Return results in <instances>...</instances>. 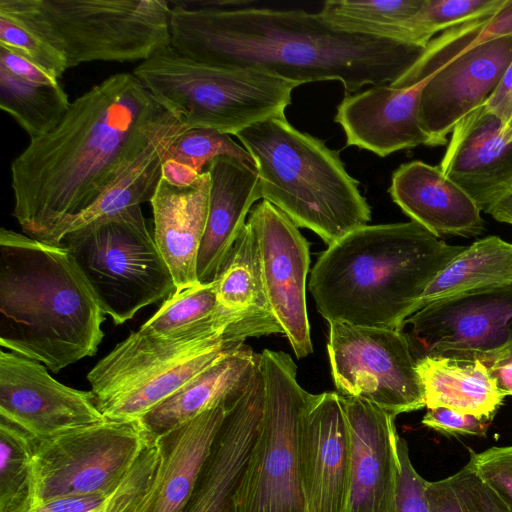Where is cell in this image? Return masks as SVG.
Returning <instances> with one entry per match:
<instances>
[{"mask_svg":"<svg viewBox=\"0 0 512 512\" xmlns=\"http://www.w3.org/2000/svg\"><path fill=\"white\" fill-rule=\"evenodd\" d=\"M512 35V0L493 15L451 27L433 38L417 60L389 85L395 88L412 86L443 66L488 41Z\"/></svg>","mask_w":512,"mask_h":512,"instance_id":"cell-30","label":"cell"},{"mask_svg":"<svg viewBox=\"0 0 512 512\" xmlns=\"http://www.w3.org/2000/svg\"><path fill=\"white\" fill-rule=\"evenodd\" d=\"M512 62V35L483 43L437 69L420 97V122L429 146L448 144L447 135L483 105Z\"/></svg>","mask_w":512,"mask_h":512,"instance_id":"cell-17","label":"cell"},{"mask_svg":"<svg viewBox=\"0 0 512 512\" xmlns=\"http://www.w3.org/2000/svg\"><path fill=\"white\" fill-rule=\"evenodd\" d=\"M71 252L0 230V345L52 372L93 356L105 321Z\"/></svg>","mask_w":512,"mask_h":512,"instance_id":"cell-4","label":"cell"},{"mask_svg":"<svg viewBox=\"0 0 512 512\" xmlns=\"http://www.w3.org/2000/svg\"><path fill=\"white\" fill-rule=\"evenodd\" d=\"M433 74L405 88L382 84L345 94L334 121L342 127L346 145L380 157L419 145L429 146V137L420 122V97Z\"/></svg>","mask_w":512,"mask_h":512,"instance_id":"cell-20","label":"cell"},{"mask_svg":"<svg viewBox=\"0 0 512 512\" xmlns=\"http://www.w3.org/2000/svg\"><path fill=\"white\" fill-rule=\"evenodd\" d=\"M351 434L337 392L309 394L300 434L299 458L308 512H348Z\"/></svg>","mask_w":512,"mask_h":512,"instance_id":"cell-16","label":"cell"},{"mask_svg":"<svg viewBox=\"0 0 512 512\" xmlns=\"http://www.w3.org/2000/svg\"><path fill=\"white\" fill-rule=\"evenodd\" d=\"M423 2L424 0H328L318 14L336 30L397 42L401 24L413 16Z\"/></svg>","mask_w":512,"mask_h":512,"instance_id":"cell-35","label":"cell"},{"mask_svg":"<svg viewBox=\"0 0 512 512\" xmlns=\"http://www.w3.org/2000/svg\"><path fill=\"white\" fill-rule=\"evenodd\" d=\"M507 0H424L405 20L398 42L424 49L433 36L451 27L495 14Z\"/></svg>","mask_w":512,"mask_h":512,"instance_id":"cell-37","label":"cell"},{"mask_svg":"<svg viewBox=\"0 0 512 512\" xmlns=\"http://www.w3.org/2000/svg\"><path fill=\"white\" fill-rule=\"evenodd\" d=\"M247 222L257 238L270 313L296 357L304 358L313 351L306 305L310 244L299 227L266 200L251 209Z\"/></svg>","mask_w":512,"mask_h":512,"instance_id":"cell-14","label":"cell"},{"mask_svg":"<svg viewBox=\"0 0 512 512\" xmlns=\"http://www.w3.org/2000/svg\"><path fill=\"white\" fill-rule=\"evenodd\" d=\"M511 283L512 243L499 236H487L466 246L437 274L418 300L414 313L442 298Z\"/></svg>","mask_w":512,"mask_h":512,"instance_id":"cell-29","label":"cell"},{"mask_svg":"<svg viewBox=\"0 0 512 512\" xmlns=\"http://www.w3.org/2000/svg\"><path fill=\"white\" fill-rule=\"evenodd\" d=\"M495 220L512 225V190L488 212Z\"/></svg>","mask_w":512,"mask_h":512,"instance_id":"cell-49","label":"cell"},{"mask_svg":"<svg viewBox=\"0 0 512 512\" xmlns=\"http://www.w3.org/2000/svg\"><path fill=\"white\" fill-rule=\"evenodd\" d=\"M135 77L189 129L236 135L271 117L285 115L300 86L256 69L203 64L170 46L142 61Z\"/></svg>","mask_w":512,"mask_h":512,"instance_id":"cell-7","label":"cell"},{"mask_svg":"<svg viewBox=\"0 0 512 512\" xmlns=\"http://www.w3.org/2000/svg\"><path fill=\"white\" fill-rule=\"evenodd\" d=\"M416 359L487 361L512 336V283L433 301L404 322Z\"/></svg>","mask_w":512,"mask_h":512,"instance_id":"cell-13","label":"cell"},{"mask_svg":"<svg viewBox=\"0 0 512 512\" xmlns=\"http://www.w3.org/2000/svg\"><path fill=\"white\" fill-rule=\"evenodd\" d=\"M60 245L71 252L104 314L116 325L176 291L141 206L89 232L66 236Z\"/></svg>","mask_w":512,"mask_h":512,"instance_id":"cell-9","label":"cell"},{"mask_svg":"<svg viewBox=\"0 0 512 512\" xmlns=\"http://www.w3.org/2000/svg\"><path fill=\"white\" fill-rule=\"evenodd\" d=\"M0 47L26 58L56 80L68 69L59 51L3 14H0Z\"/></svg>","mask_w":512,"mask_h":512,"instance_id":"cell-41","label":"cell"},{"mask_svg":"<svg viewBox=\"0 0 512 512\" xmlns=\"http://www.w3.org/2000/svg\"><path fill=\"white\" fill-rule=\"evenodd\" d=\"M214 284L222 308L233 312L253 309L270 312L257 238L247 221Z\"/></svg>","mask_w":512,"mask_h":512,"instance_id":"cell-33","label":"cell"},{"mask_svg":"<svg viewBox=\"0 0 512 512\" xmlns=\"http://www.w3.org/2000/svg\"><path fill=\"white\" fill-rule=\"evenodd\" d=\"M234 349H216L189 357L132 384L98 403V407L108 420L141 419L206 367Z\"/></svg>","mask_w":512,"mask_h":512,"instance_id":"cell-31","label":"cell"},{"mask_svg":"<svg viewBox=\"0 0 512 512\" xmlns=\"http://www.w3.org/2000/svg\"><path fill=\"white\" fill-rule=\"evenodd\" d=\"M422 424L446 436H486L491 420L446 407L427 409Z\"/></svg>","mask_w":512,"mask_h":512,"instance_id":"cell-44","label":"cell"},{"mask_svg":"<svg viewBox=\"0 0 512 512\" xmlns=\"http://www.w3.org/2000/svg\"><path fill=\"white\" fill-rule=\"evenodd\" d=\"M397 447L400 460L397 512H428L424 492L427 480L414 468L408 444L400 436Z\"/></svg>","mask_w":512,"mask_h":512,"instance_id":"cell-43","label":"cell"},{"mask_svg":"<svg viewBox=\"0 0 512 512\" xmlns=\"http://www.w3.org/2000/svg\"><path fill=\"white\" fill-rule=\"evenodd\" d=\"M0 67L9 71L16 78L28 83L39 85L59 83V80H56L26 58L3 47H0Z\"/></svg>","mask_w":512,"mask_h":512,"instance_id":"cell-46","label":"cell"},{"mask_svg":"<svg viewBox=\"0 0 512 512\" xmlns=\"http://www.w3.org/2000/svg\"><path fill=\"white\" fill-rule=\"evenodd\" d=\"M0 417L36 440L55 438L106 421L92 391L68 387L42 363L0 352Z\"/></svg>","mask_w":512,"mask_h":512,"instance_id":"cell-15","label":"cell"},{"mask_svg":"<svg viewBox=\"0 0 512 512\" xmlns=\"http://www.w3.org/2000/svg\"><path fill=\"white\" fill-rule=\"evenodd\" d=\"M170 47L191 60L249 68L299 83L339 81L345 94L390 84L423 49L351 34L301 9L248 7V1H168Z\"/></svg>","mask_w":512,"mask_h":512,"instance_id":"cell-1","label":"cell"},{"mask_svg":"<svg viewBox=\"0 0 512 512\" xmlns=\"http://www.w3.org/2000/svg\"><path fill=\"white\" fill-rule=\"evenodd\" d=\"M264 407V379L258 367L228 410L182 512H231L261 429Z\"/></svg>","mask_w":512,"mask_h":512,"instance_id":"cell-19","label":"cell"},{"mask_svg":"<svg viewBox=\"0 0 512 512\" xmlns=\"http://www.w3.org/2000/svg\"><path fill=\"white\" fill-rule=\"evenodd\" d=\"M210 176L209 209L197 258L200 284L214 282L246 224L254 202L261 198L259 174L248 161L228 155L215 157Z\"/></svg>","mask_w":512,"mask_h":512,"instance_id":"cell-23","label":"cell"},{"mask_svg":"<svg viewBox=\"0 0 512 512\" xmlns=\"http://www.w3.org/2000/svg\"><path fill=\"white\" fill-rule=\"evenodd\" d=\"M484 105L500 120L503 138L512 142V62Z\"/></svg>","mask_w":512,"mask_h":512,"instance_id":"cell-45","label":"cell"},{"mask_svg":"<svg viewBox=\"0 0 512 512\" xmlns=\"http://www.w3.org/2000/svg\"><path fill=\"white\" fill-rule=\"evenodd\" d=\"M416 362L427 409L446 407L492 420L507 396L479 360L424 356Z\"/></svg>","mask_w":512,"mask_h":512,"instance_id":"cell-28","label":"cell"},{"mask_svg":"<svg viewBox=\"0 0 512 512\" xmlns=\"http://www.w3.org/2000/svg\"><path fill=\"white\" fill-rule=\"evenodd\" d=\"M210 195V176L202 172L186 187L161 177L150 203L154 239L179 292L198 284L197 258L205 232Z\"/></svg>","mask_w":512,"mask_h":512,"instance_id":"cell-26","label":"cell"},{"mask_svg":"<svg viewBox=\"0 0 512 512\" xmlns=\"http://www.w3.org/2000/svg\"><path fill=\"white\" fill-rule=\"evenodd\" d=\"M164 0H0L3 14L54 47L67 67L145 61L170 46Z\"/></svg>","mask_w":512,"mask_h":512,"instance_id":"cell-6","label":"cell"},{"mask_svg":"<svg viewBox=\"0 0 512 512\" xmlns=\"http://www.w3.org/2000/svg\"><path fill=\"white\" fill-rule=\"evenodd\" d=\"M424 492L428 512H512L468 463L449 477L427 481Z\"/></svg>","mask_w":512,"mask_h":512,"instance_id":"cell-38","label":"cell"},{"mask_svg":"<svg viewBox=\"0 0 512 512\" xmlns=\"http://www.w3.org/2000/svg\"><path fill=\"white\" fill-rule=\"evenodd\" d=\"M154 439L142 419H107L55 438H32L40 506L114 491Z\"/></svg>","mask_w":512,"mask_h":512,"instance_id":"cell-10","label":"cell"},{"mask_svg":"<svg viewBox=\"0 0 512 512\" xmlns=\"http://www.w3.org/2000/svg\"><path fill=\"white\" fill-rule=\"evenodd\" d=\"M188 129L182 119L169 110L142 149L118 172L95 202L55 227L42 242L60 245L66 236L89 232L129 209L150 202L171 145Z\"/></svg>","mask_w":512,"mask_h":512,"instance_id":"cell-24","label":"cell"},{"mask_svg":"<svg viewBox=\"0 0 512 512\" xmlns=\"http://www.w3.org/2000/svg\"><path fill=\"white\" fill-rule=\"evenodd\" d=\"M231 407L220 405L156 437L158 466L147 494L134 512L184 510Z\"/></svg>","mask_w":512,"mask_h":512,"instance_id":"cell-25","label":"cell"},{"mask_svg":"<svg viewBox=\"0 0 512 512\" xmlns=\"http://www.w3.org/2000/svg\"><path fill=\"white\" fill-rule=\"evenodd\" d=\"M70 105L68 94L59 83H28L0 67V107L30 136V140L53 130Z\"/></svg>","mask_w":512,"mask_h":512,"instance_id":"cell-34","label":"cell"},{"mask_svg":"<svg viewBox=\"0 0 512 512\" xmlns=\"http://www.w3.org/2000/svg\"><path fill=\"white\" fill-rule=\"evenodd\" d=\"M214 282L175 292L138 330L150 336H168L198 325L219 313Z\"/></svg>","mask_w":512,"mask_h":512,"instance_id":"cell-39","label":"cell"},{"mask_svg":"<svg viewBox=\"0 0 512 512\" xmlns=\"http://www.w3.org/2000/svg\"><path fill=\"white\" fill-rule=\"evenodd\" d=\"M341 400L352 446L348 512H397L400 460L396 417L365 399L341 396Z\"/></svg>","mask_w":512,"mask_h":512,"instance_id":"cell-18","label":"cell"},{"mask_svg":"<svg viewBox=\"0 0 512 512\" xmlns=\"http://www.w3.org/2000/svg\"><path fill=\"white\" fill-rule=\"evenodd\" d=\"M220 155L239 158L255 165L249 152L229 134L211 129H188L171 145L167 159L181 162L201 174L206 164Z\"/></svg>","mask_w":512,"mask_h":512,"instance_id":"cell-40","label":"cell"},{"mask_svg":"<svg viewBox=\"0 0 512 512\" xmlns=\"http://www.w3.org/2000/svg\"><path fill=\"white\" fill-rule=\"evenodd\" d=\"M259 367L265 386L263 420L231 512H308L299 434L310 393L297 382L289 354L264 349Z\"/></svg>","mask_w":512,"mask_h":512,"instance_id":"cell-8","label":"cell"},{"mask_svg":"<svg viewBox=\"0 0 512 512\" xmlns=\"http://www.w3.org/2000/svg\"><path fill=\"white\" fill-rule=\"evenodd\" d=\"M465 247L414 221L365 225L319 256L309 291L328 323L402 331L428 285Z\"/></svg>","mask_w":512,"mask_h":512,"instance_id":"cell-3","label":"cell"},{"mask_svg":"<svg viewBox=\"0 0 512 512\" xmlns=\"http://www.w3.org/2000/svg\"><path fill=\"white\" fill-rule=\"evenodd\" d=\"M337 393L397 416L425 407L416 358L402 331L329 323L327 344Z\"/></svg>","mask_w":512,"mask_h":512,"instance_id":"cell-11","label":"cell"},{"mask_svg":"<svg viewBox=\"0 0 512 512\" xmlns=\"http://www.w3.org/2000/svg\"><path fill=\"white\" fill-rule=\"evenodd\" d=\"M278 333L283 331L268 311L233 312L223 308L214 317L172 335L132 332L91 369L87 379L98 404L194 355L238 348L249 337Z\"/></svg>","mask_w":512,"mask_h":512,"instance_id":"cell-12","label":"cell"},{"mask_svg":"<svg viewBox=\"0 0 512 512\" xmlns=\"http://www.w3.org/2000/svg\"><path fill=\"white\" fill-rule=\"evenodd\" d=\"M158 462L155 437L114 491L49 501L37 512H134L150 488Z\"/></svg>","mask_w":512,"mask_h":512,"instance_id":"cell-36","label":"cell"},{"mask_svg":"<svg viewBox=\"0 0 512 512\" xmlns=\"http://www.w3.org/2000/svg\"><path fill=\"white\" fill-rule=\"evenodd\" d=\"M260 354L249 346L227 352L192 378L142 419L158 435L220 405L231 407L241 397L259 366Z\"/></svg>","mask_w":512,"mask_h":512,"instance_id":"cell-27","label":"cell"},{"mask_svg":"<svg viewBox=\"0 0 512 512\" xmlns=\"http://www.w3.org/2000/svg\"><path fill=\"white\" fill-rule=\"evenodd\" d=\"M235 136L254 160L261 198L297 227L313 231L329 246L371 220L359 181L347 172L338 151L296 129L285 115Z\"/></svg>","mask_w":512,"mask_h":512,"instance_id":"cell-5","label":"cell"},{"mask_svg":"<svg viewBox=\"0 0 512 512\" xmlns=\"http://www.w3.org/2000/svg\"><path fill=\"white\" fill-rule=\"evenodd\" d=\"M401 210L429 232L475 237L484 231L481 209L473 198L439 168L420 160L401 164L388 190Z\"/></svg>","mask_w":512,"mask_h":512,"instance_id":"cell-22","label":"cell"},{"mask_svg":"<svg viewBox=\"0 0 512 512\" xmlns=\"http://www.w3.org/2000/svg\"><path fill=\"white\" fill-rule=\"evenodd\" d=\"M500 128L484 104L477 107L455 125L439 164L485 213L512 190V142Z\"/></svg>","mask_w":512,"mask_h":512,"instance_id":"cell-21","label":"cell"},{"mask_svg":"<svg viewBox=\"0 0 512 512\" xmlns=\"http://www.w3.org/2000/svg\"><path fill=\"white\" fill-rule=\"evenodd\" d=\"M199 175L193 168L175 160L166 159L162 165V177L177 187L193 184Z\"/></svg>","mask_w":512,"mask_h":512,"instance_id":"cell-48","label":"cell"},{"mask_svg":"<svg viewBox=\"0 0 512 512\" xmlns=\"http://www.w3.org/2000/svg\"><path fill=\"white\" fill-rule=\"evenodd\" d=\"M39 507L32 437L0 417V512H37Z\"/></svg>","mask_w":512,"mask_h":512,"instance_id":"cell-32","label":"cell"},{"mask_svg":"<svg viewBox=\"0 0 512 512\" xmlns=\"http://www.w3.org/2000/svg\"><path fill=\"white\" fill-rule=\"evenodd\" d=\"M484 364L507 396H512V336L508 343Z\"/></svg>","mask_w":512,"mask_h":512,"instance_id":"cell-47","label":"cell"},{"mask_svg":"<svg viewBox=\"0 0 512 512\" xmlns=\"http://www.w3.org/2000/svg\"><path fill=\"white\" fill-rule=\"evenodd\" d=\"M468 464L500 496L512 511V444L482 452L469 449Z\"/></svg>","mask_w":512,"mask_h":512,"instance_id":"cell-42","label":"cell"},{"mask_svg":"<svg viewBox=\"0 0 512 512\" xmlns=\"http://www.w3.org/2000/svg\"><path fill=\"white\" fill-rule=\"evenodd\" d=\"M168 111L133 73L111 75L71 102L11 163L12 215L24 233L43 241L91 206Z\"/></svg>","mask_w":512,"mask_h":512,"instance_id":"cell-2","label":"cell"}]
</instances>
